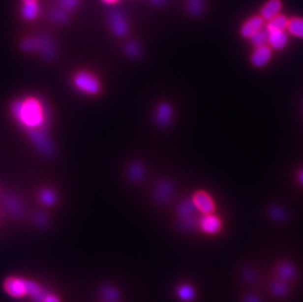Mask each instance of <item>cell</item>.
<instances>
[{"mask_svg": "<svg viewBox=\"0 0 303 302\" xmlns=\"http://www.w3.org/2000/svg\"><path fill=\"white\" fill-rule=\"evenodd\" d=\"M75 87L84 93L94 95L100 91V83L89 72H79L74 77Z\"/></svg>", "mask_w": 303, "mask_h": 302, "instance_id": "7a4b0ae2", "label": "cell"}, {"mask_svg": "<svg viewBox=\"0 0 303 302\" xmlns=\"http://www.w3.org/2000/svg\"><path fill=\"white\" fill-rule=\"evenodd\" d=\"M289 19L284 15H278L275 18L269 20L267 24V31H276V30H285L288 29Z\"/></svg>", "mask_w": 303, "mask_h": 302, "instance_id": "9a60e30c", "label": "cell"}, {"mask_svg": "<svg viewBox=\"0 0 303 302\" xmlns=\"http://www.w3.org/2000/svg\"><path fill=\"white\" fill-rule=\"evenodd\" d=\"M199 226L203 232L213 235V234L218 233L221 230L222 223H221V220L217 216H215L213 213L204 214L199 221Z\"/></svg>", "mask_w": 303, "mask_h": 302, "instance_id": "8992f818", "label": "cell"}, {"mask_svg": "<svg viewBox=\"0 0 303 302\" xmlns=\"http://www.w3.org/2000/svg\"><path fill=\"white\" fill-rule=\"evenodd\" d=\"M6 292L13 298H21L26 295L23 280L17 278H8L4 283Z\"/></svg>", "mask_w": 303, "mask_h": 302, "instance_id": "7c38bea8", "label": "cell"}, {"mask_svg": "<svg viewBox=\"0 0 303 302\" xmlns=\"http://www.w3.org/2000/svg\"><path fill=\"white\" fill-rule=\"evenodd\" d=\"M13 113L17 121L25 129L29 130V133L43 131L46 114L42 104L35 97L15 101L13 104Z\"/></svg>", "mask_w": 303, "mask_h": 302, "instance_id": "6da1fadb", "label": "cell"}, {"mask_svg": "<svg viewBox=\"0 0 303 302\" xmlns=\"http://www.w3.org/2000/svg\"><path fill=\"white\" fill-rule=\"evenodd\" d=\"M179 296L183 301H190L194 297L193 290L189 286H183L179 291Z\"/></svg>", "mask_w": 303, "mask_h": 302, "instance_id": "484cf974", "label": "cell"}, {"mask_svg": "<svg viewBox=\"0 0 303 302\" xmlns=\"http://www.w3.org/2000/svg\"><path fill=\"white\" fill-rule=\"evenodd\" d=\"M52 20L57 24H64L68 21L69 15L65 9H56L51 14Z\"/></svg>", "mask_w": 303, "mask_h": 302, "instance_id": "603a6c76", "label": "cell"}, {"mask_svg": "<svg viewBox=\"0 0 303 302\" xmlns=\"http://www.w3.org/2000/svg\"><path fill=\"white\" fill-rule=\"evenodd\" d=\"M288 30L294 36L303 38V18H293L289 21Z\"/></svg>", "mask_w": 303, "mask_h": 302, "instance_id": "ac0fdd59", "label": "cell"}, {"mask_svg": "<svg viewBox=\"0 0 303 302\" xmlns=\"http://www.w3.org/2000/svg\"><path fill=\"white\" fill-rule=\"evenodd\" d=\"M173 117V109L167 103H161L158 105L155 114L156 124L160 127H167L172 120Z\"/></svg>", "mask_w": 303, "mask_h": 302, "instance_id": "30bf717a", "label": "cell"}, {"mask_svg": "<svg viewBox=\"0 0 303 302\" xmlns=\"http://www.w3.org/2000/svg\"><path fill=\"white\" fill-rule=\"evenodd\" d=\"M39 12V7L37 5L36 2L34 3H24L23 7H22V16L26 19V20H33Z\"/></svg>", "mask_w": 303, "mask_h": 302, "instance_id": "d6986e66", "label": "cell"}, {"mask_svg": "<svg viewBox=\"0 0 303 302\" xmlns=\"http://www.w3.org/2000/svg\"><path fill=\"white\" fill-rule=\"evenodd\" d=\"M299 180H300V181L303 184V170H302V171L300 172V174H299Z\"/></svg>", "mask_w": 303, "mask_h": 302, "instance_id": "e575fe53", "label": "cell"}, {"mask_svg": "<svg viewBox=\"0 0 303 302\" xmlns=\"http://www.w3.org/2000/svg\"><path fill=\"white\" fill-rule=\"evenodd\" d=\"M43 302H60L58 301V299L57 298H55V297H53V296H51V295H48L46 298H45V300L43 301Z\"/></svg>", "mask_w": 303, "mask_h": 302, "instance_id": "1f68e13d", "label": "cell"}, {"mask_svg": "<svg viewBox=\"0 0 303 302\" xmlns=\"http://www.w3.org/2000/svg\"><path fill=\"white\" fill-rule=\"evenodd\" d=\"M128 177L133 181H141L146 176V170L140 163H133L128 168Z\"/></svg>", "mask_w": 303, "mask_h": 302, "instance_id": "e0dca14e", "label": "cell"}, {"mask_svg": "<svg viewBox=\"0 0 303 302\" xmlns=\"http://www.w3.org/2000/svg\"><path fill=\"white\" fill-rule=\"evenodd\" d=\"M126 52L131 57H138L141 55V47L137 42H130L126 45Z\"/></svg>", "mask_w": 303, "mask_h": 302, "instance_id": "4316f807", "label": "cell"}, {"mask_svg": "<svg viewBox=\"0 0 303 302\" xmlns=\"http://www.w3.org/2000/svg\"><path fill=\"white\" fill-rule=\"evenodd\" d=\"M173 195V185L170 181L163 180L157 182L154 189V196L160 203L167 202Z\"/></svg>", "mask_w": 303, "mask_h": 302, "instance_id": "9c48e42d", "label": "cell"}, {"mask_svg": "<svg viewBox=\"0 0 303 302\" xmlns=\"http://www.w3.org/2000/svg\"><path fill=\"white\" fill-rule=\"evenodd\" d=\"M282 5L281 0H269L261 9V17L268 21L275 18L280 15Z\"/></svg>", "mask_w": 303, "mask_h": 302, "instance_id": "4fadbf2b", "label": "cell"}, {"mask_svg": "<svg viewBox=\"0 0 303 302\" xmlns=\"http://www.w3.org/2000/svg\"><path fill=\"white\" fill-rule=\"evenodd\" d=\"M268 42L274 49L281 50L287 46L289 42V35L285 30L268 31Z\"/></svg>", "mask_w": 303, "mask_h": 302, "instance_id": "8fae6325", "label": "cell"}, {"mask_svg": "<svg viewBox=\"0 0 303 302\" xmlns=\"http://www.w3.org/2000/svg\"><path fill=\"white\" fill-rule=\"evenodd\" d=\"M101 297L108 302H115L119 301V293L118 291L111 286H103L100 290Z\"/></svg>", "mask_w": 303, "mask_h": 302, "instance_id": "ffe728a7", "label": "cell"}, {"mask_svg": "<svg viewBox=\"0 0 303 302\" xmlns=\"http://www.w3.org/2000/svg\"><path fill=\"white\" fill-rule=\"evenodd\" d=\"M166 0H151L152 4L154 5H157V6H160V5H163L165 3Z\"/></svg>", "mask_w": 303, "mask_h": 302, "instance_id": "d6a6232c", "label": "cell"}, {"mask_svg": "<svg viewBox=\"0 0 303 302\" xmlns=\"http://www.w3.org/2000/svg\"><path fill=\"white\" fill-rule=\"evenodd\" d=\"M245 302H258V300L255 298V297H253V296H249V297H247L246 299H245Z\"/></svg>", "mask_w": 303, "mask_h": 302, "instance_id": "836d02e7", "label": "cell"}, {"mask_svg": "<svg viewBox=\"0 0 303 302\" xmlns=\"http://www.w3.org/2000/svg\"><path fill=\"white\" fill-rule=\"evenodd\" d=\"M38 50L40 51V53L42 54V56L44 58H47V59H51L53 58L54 56V45H53V42L52 40L47 37V36H40L39 37V47H38Z\"/></svg>", "mask_w": 303, "mask_h": 302, "instance_id": "2e32d148", "label": "cell"}, {"mask_svg": "<svg viewBox=\"0 0 303 302\" xmlns=\"http://www.w3.org/2000/svg\"><path fill=\"white\" fill-rule=\"evenodd\" d=\"M270 215H271V217H272L273 219H275V220H277V221H283V220H285L286 217H287V214H286V212L283 210V208H281V207H276V206H274V207H272V208L270 209Z\"/></svg>", "mask_w": 303, "mask_h": 302, "instance_id": "83f0119b", "label": "cell"}, {"mask_svg": "<svg viewBox=\"0 0 303 302\" xmlns=\"http://www.w3.org/2000/svg\"></svg>", "mask_w": 303, "mask_h": 302, "instance_id": "74e56055", "label": "cell"}, {"mask_svg": "<svg viewBox=\"0 0 303 302\" xmlns=\"http://www.w3.org/2000/svg\"><path fill=\"white\" fill-rule=\"evenodd\" d=\"M273 290H274L275 294L278 295V296H284L286 294V292H287L286 287H284L281 284H275L274 287H273Z\"/></svg>", "mask_w": 303, "mask_h": 302, "instance_id": "4dcf8cb0", "label": "cell"}, {"mask_svg": "<svg viewBox=\"0 0 303 302\" xmlns=\"http://www.w3.org/2000/svg\"><path fill=\"white\" fill-rule=\"evenodd\" d=\"M197 211L202 214H212L215 211V204L212 198L204 191L196 192L191 198Z\"/></svg>", "mask_w": 303, "mask_h": 302, "instance_id": "277c9868", "label": "cell"}, {"mask_svg": "<svg viewBox=\"0 0 303 302\" xmlns=\"http://www.w3.org/2000/svg\"><path fill=\"white\" fill-rule=\"evenodd\" d=\"M22 48L25 51H33L38 50L39 47V37H30L24 40L21 44Z\"/></svg>", "mask_w": 303, "mask_h": 302, "instance_id": "cb8c5ba5", "label": "cell"}, {"mask_svg": "<svg viewBox=\"0 0 303 302\" xmlns=\"http://www.w3.org/2000/svg\"><path fill=\"white\" fill-rule=\"evenodd\" d=\"M197 209L192 201V199H186L182 201L178 207V215L180 219H189L194 218Z\"/></svg>", "mask_w": 303, "mask_h": 302, "instance_id": "5bb4252c", "label": "cell"}, {"mask_svg": "<svg viewBox=\"0 0 303 302\" xmlns=\"http://www.w3.org/2000/svg\"><path fill=\"white\" fill-rule=\"evenodd\" d=\"M271 57H272L271 48L267 45H263L260 47H256V49L251 55L250 61L254 67L262 68L270 61Z\"/></svg>", "mask_w": 303, "mask_h": 302, "instance_id": "5b68a950", "label": "cell"}, {"mask_svg": "<svg viewBox=\"0 0 303 302\" xmlns=\"http://www.w3.org/2000/svg\"><path fill=\"white\" fill-rule=\"evenodd\" d=\"M264 19L261 16H254L246 21L241 28V34L245 38H249L253 33L262 30Z\"/></svg>", "mask_w": 303, "mask_h": 302, "instance_id": "52a82bcc", "label": "cell"}, {"mask_svg": "<svg viewBox=\"0 0 303 302\" xmlns=\"http://www.w3.org/2000/svg\"><path fill=\"white\" fill-rule=\"evenodd\" d=\"M59 4L63 9L71 10L78 7V0H59Z\"/></svg>", "mask_w": 303, "mask_h": 302, "instance_id": "f546056e", "label": "cell"}, {"mask_svg": "<svg viewBox=\"0 0 303 302\" xmlns=\"http://www.w3.org/2000/svg\"><path fill=\"white\" fill-rule=\"evenodd\" d=\"M108 21L113 32L118 36H124L129 31V25L124 14L119 10H112L108 14Z\"/></svg>", "mask_w": 303, "mask_h": 302, "instance_id": "3957f363", "label": "cell"}, {"mask_svg": "<svg viewBox=\"0 0 303 302\" xmlns=\"http://www.w3.org/2000/svg\"><path fill=\"white\" fill-rule=\"evenodd\" d=\"M40 198H41V200H42L45 204L51 205V204L54 203L56 197H55V194H54L53 191H51L50 189H45V190H43L42 193L40 194Z\"/></svg>", "mask_w": 303, "mask_h": 302, "instance_id": "f1b7e54d", "label": "cell"}, {"mask_svg": "<svg viewBox=\"0 0 303 302\" xmlns=\"http://www.w3.org/2000/svg\"><path fill=\"white\" fill-rule=\"evenodd\" d=\"M26 295H29L33 302H43L45 298L49 295L46 291L40 289V287L32 281L23 280Z\"/></svg>", "mask_w": 303, "mask_h": 302, "instance_id": "ba28073f", "label": "cell"}, {"mask_svg": "<svg viewBox=\"0 0 303 302\" xmlns=\"http://www.w3.org/2000/svg\"><path fill=\"white\" fill-rule=\"evenodd\" d=\"M187 12L191 16H199L204 9L203 0H187Z\"/></svg>", "mask_w": 303, "mask_h": 302, "instance_id": "7402d4cb", "label": "cell"}, {"mask_svg": "<svg viewBox=\"0 0 303 302\" xmlns=\"http://www.w3.org/2000/svg\"><path fill=\"white\" fill-rule=\"evenodd\" d=\"M24 3H34L36 2V0H23Z\"/></svg>", "mask_w": 303, "mask_h": 302, "instance_id": "8d00e7d4", "label": "cell"}, {"mask_svg": "<svg viewBox=\"0 0 303 302\" xmlns=\"http://www.w3.org/2000/svg\"><path fill=\"white\" fill-rule=\"evenodd\" d=\"M250 42L252 45H254L255 47H260L263 45H266L265 43L268 41V31L266 30H258L255 33H253L250 37Z\"/></svg>", "mask_w": 303, "mask_h": 302, "instance_id": "44dd1931", "label": "cell"}, {"mask_svg": "<svg viewBox=\"0 0 303 302\" xmlns=\"http://www.w3.org/2000/svg\"><path fill=\"white\" fill-rule=\"evenodd\" d=\"M105 3H107V4H112V3H115V2H117L118 0H103Z\"/></svg>", "mask_w": 303, "mask_h": 302, "instance_id": "d590c367", "label": "cell"}, {"mask_svg": "<svg viewBox=\"0 0 303 302\" xmlns=\"http://www.w3.org/2000/svg\"><path fill=\"white\" fill-rule=\"evenodd\" d=\"M279 275L286 280H289L291 278H293V276L295 275V270L293 268V266L289 263H284L280 266L279 268Z\"/></svg>", "mask_w": 303, "mask_h": 302, "instance_id": "d4e9b609", "label": "cell"}]
</instances>
